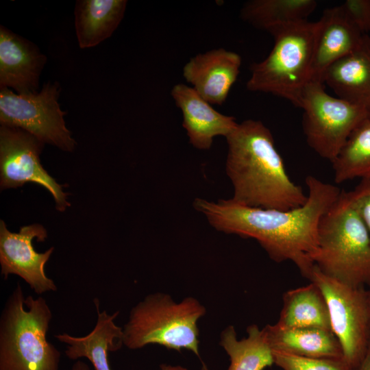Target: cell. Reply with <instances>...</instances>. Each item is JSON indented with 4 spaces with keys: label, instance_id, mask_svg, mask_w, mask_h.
<instances>
[{
    "label": "cell",
    "instance_id": "cell-15",
    "mask_svg": "<svg viewBox=\"0 0 370 370\" xmlns=\"http://www.w3.org/2000/svg\"><path fill=\"white\" fill-rule=\"evenodd\" d=\"M311 80L323 82L327 69L355 50L363 36L340 5L326 8L317 22Z\"/></svg>",
    "mask_w": 370,
    "mask_h": 370
},
{
    "label": "cell",
    "instance_id": "cell-11",
    "mask_svg": "<svg viewBox=\"0 0 370 370\" xmlns=\"http://www.w3.org/2000/svg\"><path fill=\"white\" fill-rule=\"evenodd\" d=\"M47 237V230L40 224L21 227L16 233L10 232L1 220L0 264L4 280L10 275H16L38 295L56 291L55 282L45 272V266L54 248L51 247L43 253H38L32 244L34 238L42 242Z\"/></svg>",
    "mask_w": 370,
    "mask_h": 370
},
{
    "label": "cell",
    "instance_id": "cell-18",
    "mask_svg": "<svg viewBox=\"0 0 370 370\" xmlns=\"http://www.w3.org/2000/svg\"><path fill=\"white\" fill-rule=\"evenodd\" d=\"M272 352L301 357L344 358L341 345L330 330L319 328H262Z\"/></svg>",
    "mask_w": 370,
    "mask_h": 370
},
{
    "label": "cell",
    "instance_id": "cell-20",
    "mask_svg": "<svg viewBox=\"0 0 370 370\" xmlns=\"http://www.w3.org/2000/svg\"><path fill=\"white\" fill-rule=\"evenodd\" d=\"M283 306L275 325L282 328H319L331 330L325 297L317 286L308 285L291 289L283 295Z\"/></svg>",
    "mask_w": 370,
    "mask_h": 370
},
{
    "label": "cell",
    "instance_id": "cell-22",
    "mask_svg": "<svg viewBox=\"0 0 370 370\" xmlns=\"http://www.w3.org/2000/svg\"><path fill=\"white\" fill-rule=\"evenodd\" d=\"M317 5L314 0H252L245 3L241 16L269 33L277 27L307 20Z\"/></svg>",
    "mask_w": 370,
    "mask_h": 370
},
{
    "label": "cell",
    "instance_id": "cell-27",
    "mask_svg": "<svg viewBox=\"0 0 370 370\" xmlns=\"http://www.w3.org/2000/svg\"><path fill=\"white\" fill-rule=\"evenodd\" d=\"M358 370H370V342L367 351L358 368Z\"/></svg>",
    "mask_w": 370,
    "mask_h": 370
},
{
    "label": "cell",
    "instance_id": "cell-28",
    "mask_svg": "<svg viewBox=\"0 0 370 370\" xmlns=\"http://www.w3.org/2000/svg\"><path fill=\"white\" fill-rule=\"evenodd\" d=\"M71 370H90L88 365L82 360H77L73 365Z\"/></svg>",
    "mask_w": 370,
    "mask_h": 370
},
{
    "label": "cell",
    "instance_id": "cell-13",
    "mask_svg": "<svg viewBox=\"0 0 370 370\" xmlns=\"http://www.w3.org/2000/svg\"><path fill=\"white\" fill-rule=\"evenodd\" d=\"M47 57L31 41L0 26V87L36 93Z\"/></svg>",
    "mask_w": 370,
    "mask_h": 370
},
{
    "label": "cell",
    "instance_id": "cell-14",
    "mask_svg": "<svg viewBox=\"0 0 370 370\" xmlns=\"http://www.w3.org/2000/svg\"><path fill=\"white\" fill-rule=\"evenodd\" d=\"M171 96L183 116L182 125L189 142L199 149H209L214 137H226L237 126L234 116L214 110L192 87L184 84L175 85Z\"/></svg>",
    "mask_w": 370,
    "mask_h": 370
},
{
    "label": "cell",
    "instance_id": "cell-12",
    "mask_svg": "<svg viewBox=\"0 0 370 370\" xmlns=\"http://www.w3.org/2000/svg\"><path fill=\"white\" fill-rule=\"evenodd\" d=\"M241 57L223 48L199 53L184 65L183 76L210 104L223 105L240 73Z\"/></svg>",
    "mask_w": 370,
    "mask_h": 370
},
{
    "label": "cell",
    "instance_id": "cell-26",
    "mask_svg": "<svg viewBox=\"0 0 370 370\" xmlns=\"http://www.w3.org/2000/svg\"><path fill=\"white\" fill-rule=\"evenodd\" d=\"M350 191L370 234V175L361 178Z\"/></svg>",
    "mask_w": 370,
    "mask_h": 370
},
{
    "label": "cell",
    "instance_id": "cell-25",
    "mask_svg": "<svg viewBox=\"0 0 370 370\" xmlns=\"http://www.w3.org/2000/svg\"><path fill=\"white\" fill-rule=\"evenodd\" d=\"M341 6L362 34L370 33V0H347Z\"/></svg>",
    "mask_w": 370,
    "mask_h": 370
},
{
    "label": "cell",
    "instance_id": "cell-29",
    "mask_svg": "<svg viewBox=\"0 0 370 370\" xmlns=\"http://www.w3.org/2000/svg\"><path fill=\"white\" fill-rule=\"evenodd\" d=\"M160 370H188L186 367L180 365H171L162 364L160 367Z\"/></svg>",
    "mask_w": 370,
    "mask_h": 370
},
{
    "label": "cell",
    "instance_id": "cell-7",
    "mask_svg": "<svg viewBox=\"0 0 370 370\" xmlns=\"http://www.w3.org/2000/svg\"><path fill=\"white\" fill-rule=\"evenodd\" d=\"M306 142L320 157L332 162L352 132L370 115V103H356L328 94L323 82L311 80L299 107Z\"/></svg>",
    "mask_w": 370,
    "mask_h": 370
},
{
    "label": "cell",
    "instance_id": "cell-5",
    "mask_svg": "<svg viewBox=\"0 0 370 370\" xmlns=\"http://www.w3.org/2000/svg\"><path fill=\"white\" fill-rule=\"evenodd\" d=\"M317 29V22L305 20L271 30L273 49L264 60L251 66L247 89L271 93L299 107L311 81Z\"/></svg>",
    "mask_w": 370,
    "mask_h": 370
},
{
    "label": "cell",
    "instance_id": "cell-23",
    "mask_svg": "<svg viewBox=\"0 0 370 370\" xmlns=\"http://www.w3.org/2000/svg\"><path fill=\"white\" fill-rule=\"evenodd\" d=\"M331 163L336 184L370 175V115L352 132Z\"/></svg>",
    "mask_w": 370,
    "mask_h": 370
},
{
    "label": "cell",
    "instance_id": "cell-19",
    "mask_svg": "<svg viewBox=\"0 0 370 370\" xmlns=\"http://www.w3.org/2000/svg\"><path fill=\"white\" fill-rule=\"evenodd\" d=\"M126 0H80L75 7V29L79 48L95 47L110 38L121 22Z\"/></svg>",
    "mask_w": 370,
    "mask_h": 370
},
{
    "label": "cell",
    "instance_id": "cell-17",
    "mask_svg": "<svg viewBox=\"0 0 370 370\" xmlns=\"http://www.w3.org/2000/svg\"><path fill=\"white\" fill-rule=\"evenodd\" d=\"M322 80L338 97L370 103V36L365 34L355 50L330 66Z\"/></svg>",
    "mask_w": 370,
    "mask_h": 370
},
{
    "label": "cell",
    "instance_id": "cell-21",
    "mask_svg": "<svg viewBox=\"0 0 370 370\" xmlns=\"http://www.w3.org/2000/svg\"><path fill=\"white\" fill-rule=\"evenodd\" d=\"M247 336L238 340L232 325L221 334L220 345L230 358L227 370H264L273 362L272 350L262 329L253 324L247 328Z\"/></svg>",
    "mask_w": 370,
    "mask_h": 370
},
{
    "label": "cell",
    "instance_id": "cell-30",
    "mask_svg": "<svg viewBox=\"0 0 370 370\" xmlns=\"http://www.w3.org/2000/svg\"><path fill=\"white\" fill-rule=\"evenodd\" d=\"M367 302H368V307H369V326H370V288L369 290H367Z\"/></svg>",
    "mask_w": 370,
    "mask_h": 370
},
{
    "label": "cell",
    "instance_id": "cell-8",
    "mask_svg": "<svg viewBox=\"0 0 370 370\" xmlns=\"http://www.w3.org/2000/svg\"><path fill=\"white\" fill-rule=\"evenodd\" d=\"M60 93L57 82H47L38 92L27 95L1 88V125L22 129L44 144L73 151L76 143L66 126V113L58 102Z\"/></svg>",
    "mask_w": 370,
    "mask_h": 370
},
{
    "label": "cell",
    "instance_id": "cell-6",
    "mask_svg": "<svg viewBox=\"0 0 370 370\" xmlns=\"http://www.w3.org/2000/svg\"><path fill=\"white\" fill-rule=\"evenodd\" d=\"M206 312L192 297L177 303L165 293L149 294L131 309L123 327V344L130 349L157 344L176 351L186 349L199 356L197 321Z\"/></svg>",
    "mask_w": 370,
    "mask_h": 370
},
{
    "label": "cell",
    "instance_id": "cell-24",
    "mask_svg": "<svg viewBox=\"0 0 370 370\" xmlns=\"http://www.w3.org/2000/svg\"><path fill=\"white\" fill-rule=\"evenodd\" d=\"M272 352L274 364L282 370H358L344 358H309Z\"/></svg>",
    "mask_w": 370,
    "mask_h": 370
},
{
    "label": "cell",
    "instance_id": "cell-10",
    "mask_svg": "<svg viewBox=\"0 0 370 370\" xmlns=\"http://www.w3.org/2000/svg\"><path fill=\"white\" fill-rule=\"evenodd\" d=\"M44 143L27 132L17 127H0V186L1 190L34 182L52 195L56 209L63 212L70 206L68 194L43 168L40 154Z\"/></svg>",
    "mask_w": 370,
    "mask_h": 370
},
{
    "label": "cell",
    "instance_id": "cell-9",
    "mask_svg": "<svg viewBox=\"0 0 370 370\" xmlns=\"http://www.w3.org/2000/svg\"><path fill=\"white\" fill-rule=\"evenodd\" d=\"M308 279L325 297L331 330L341 345L344 359L358 369L370 342L367 290L328 276L315 265Z\"/></svg>",
    "mask_w": 370,
    "mask_h": 370
},
{
    "label": "cell",
    "instance_id": "cell-2",
    "mask_svg": "<svg viewBox=\"0 0 370 370\" xmlns=\"http://www.w3.org/2000/svg\"><path fill=\"white\" fill-rule=\"evenodd\" d=\"M226 173L234 201L250 207L290 210L304 205L307 195L292 181L270 130L247 119L226 137Z\"/></svg>",
    "mask_w": 370,
    "mask_h": 370
},
{
    "label": "cell",
    "instance_id": "cell-1",
    "mask_svg": "<svg viewBox=\"0 0 370 370\" xmlns=\"http://www.w3.org/2000/svg\"><path fill=\"white\" fill-rule=\"evenodd\" d=\"M305 182L306 203L290 210L250 207L232 199L214 202L197 198L193 206L217 230L256 240L273 260L292 262L308 279L320 220L342 190L312 175Z\"/></svg>",
    "mask_w": 370,
    "mask_h": 370
},
{
    "label": "cell",
    "instance_id": "cell-4",
    "mask_svg": "<svg viewBox=\"0 0 370 370\" xmlns=\"http://www.w3.org/2000/svg\"><path fill=\"white\" fill-rule=\"evenodd\" d=\"M51 319L46 299L25 297L17 283L0 317V370H60L61 354L47 338Z\"/></svg>",
    "mask_w": 370,
    "mask_h": 370
},
{
    "label": "cell",
    "instance_id": "cell-16",
    "mask_svg": "<svg viewBox=\"0 0 370 370\" xmlns=\"http://www.w3.org/2000/svg\"><path fill=\"white\" fill-rule=\"evenodd\" d=\"M97 310V321L92 330L84 336H75L67 333L55 335L60 342L66 344L65 354L71 360L85 358L95 370H111L108 352H116L123 344V328L118 326L114 320L119 314L116 311L109 314L106 310H99L98 299H94Z\"/></svg>",
    "mask_w": 370,
    "mask_h": 370
},
{
    "label": "cell",
    "instance_id": "cell-3",
    "mask_svg": "<svg viewBox=\"0 0 370 370\" xmlns=\"http://www.w3.org/2000/svg\"><path fill=\"white\" fill-rule=\"evenodd\" d=\"M311 258L328 276L353 287L370 288V234L351 191L342 190L322 216Z\"/></svg>",
    "mask_w": 370,
    "mask_h": 370
}]
</instances>
